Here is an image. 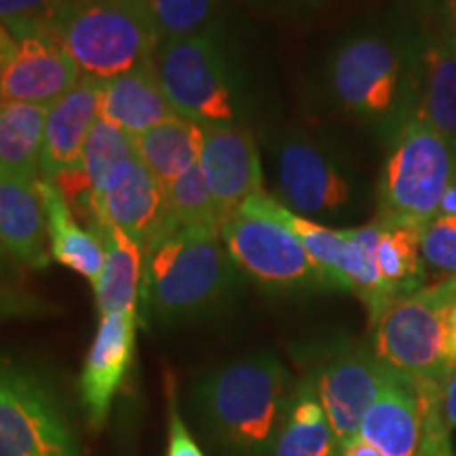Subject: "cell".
I'll return each mask as SVG.
<instances>
[{
  "instance_id": "cell-39",
  "label": "cell",
  "mask_w": 456,
  "mask_h": 456,
  "mask_svg": "<svg viewBox=\"0 0 456 456\" xmlns=\"http://www.w3.org/2000/svg\"><path fill=\"white\" fill-rule=\"evenodd\" d=\"M15 260L11 258V256L7 254V249L3 248V243H0V289H11L13 285H11V281H13L15 277Z\"/></svg>"
},
{
  "instance_id": "cell-28",
  "label": "cell",
  "mask_w": 456,
  "mask_h": 456,
  "mask_svg": "<svg viewBox=\"0 0 456 456\" xmlns=\"http://www.w3.org/2000/svg\"><path fill=\"white\" fill-rule=\"evenodd\" d=\"M222 3L224 0H146L161 43L220 24Z\"/></svg>"
},
{
  "instance_id": "cell-14",
  "label": "cell",
  "mask_w": 456,
  "mask_h": 456,
  "mask_svg": "<svg viewBox=\"0 0 456 456\" xmlns=\"http://www.w3.org/2000/svg\"><path fill=\"white\" fill-rule=\"evenodd\" d=\"M161 212L163 188L135 157L118 165L94 192L83 226L95 232L114 226L144 248L155 235Z\"/></svg>"
},
{
  "instance_id": "cell-10",
  "label": "cell",
  "mask_w": 456,
  "mask_h": 456,
  "mask_svg": "<svg viewBox=\"0 0 456 456\" xmlns=\"http://www.w3.org/2000/svg\"><path fill=\"white\" fill-rule=\"evenodd\" d=\"M220 239L239 273L265 292L302 294L334 289L300 239L262 208L258 195L222 222Z\"/></svg>"
},
{
  "instance_id": "cell-23",
  "label": "cell",
  "mask_w": 456,
  "mask_h": 456,
  "mask_svg": "<svg viewBox=\"0 0 456 456\" xmlns=\"http://www.w3.org/2000/svg\"><path fill=\"white\" fill-rule=\"evenodd\" d=\"M49 108L0 100V171L37 186Z\"/></svg>"
},
{
  "instance_id": "cell-9",
  "label": "cell",
  "mask_w": 456,
  "mask_h": 456,
  "mask_svg": "<svg viewBox=\"0 0 456 456\" xmlns=\"http://www.w3.org/2000/svg\"><path fill=\"white\" fill-rule=\"evenodd\" d=\"M0 456H81L60 391L30 359L0 349Z\"/></svg>"
},
{
  "instance_id": "cell-36",
  "label": "cell",
  "mask_w": 456,
  "mask_h": 456,
  "mask_svg": "<svg viewBox=\"0 0 456 456\" xmlns=\"http://www.w3.org/2000/svg\"><path fill=\"white\" fill-rule=\"evenodd\" d=\"M442 412L450 429L456 427V370L442 383Z\"/></svg>"
},
{
  "instance_id": "cell-40",
  "label": "cell",
  "mask_w": 456,
  "mask_h": 456,
  "mask_svg": "<svg viewBox=\"0 0 456 456\" xmlns=\"http://www.w3.org/2000/svg\"><path fill=\"white\" fill-rule=\"evenodd\" d=\"M446 353H448V366L450 370H456V302L448 311V340H446Z\"/></svg>"
},
{
  "instance_id": "cell-41",
  "label": "cell",
  "mask_w": 456,
  "mask_h": 456,
  "mask_svg": "<svg viewBox=\"0 0 456 456\" xmlns=\"http://www.w3.org/2000/svg\"><path fill=\"white\" fill-rule=\"evenodd\" d=\"M437 216H456V182L454 184H450L448 191L444 192Z\"/></svg>"
},
{
  "instance_id": "cell-34",
  "label": "cell",
  "mask_w": 456,
  "mask_h": 456,
  "mask_svg": "<svg viewBox=\"0 0 456 456\" xmlns=\"http://www.w3.org/2000/svg\"><path fill=\"white\" fill-rule=\"evenodd\" d=\"M167 456H205L182 419L171 379H167Z\"/></svg>"
},
{
  "instance_id": "cell-2",
  "label": "cell",
  "mask_w": 456,
  "mask_h": 456,
  "mask_svg": "<svg viewBox=\"0 0 456 456\" xmlns=\"http://www.w3.org/2000/svg\"><path fill=\"white\" fill-rule=\"evenodd\" d=\"M294 389L281 359L258 351L199 376L188 408L218 456H269Z\"/></svg>"
},
{
  "instance_id": "cell-30",
  "label": "cell",
  "mask_w": 456,
  "mask_h": 456,
  "mask_svg": "<svg viewBox=\"0 0 456 456\" xmlns=\"http://www.w3.org/2000/svg\"><path fill=\"white\" fill-rule=\"evenodd\" d=\"M425 266L456 277V216H436L420 232Z\"/></svg>"
},
{
  "instance_id": "cell-24",
  "label": "cell",
  "mask_w": 456,
  "mask_h": 456,
  "mask_svg": "<svg viewBox=\"0 0 456 456\" xmlns=\"http://www.w3.org/2000/svg\"><path fill=\"white\" fill-rule=\"evenodd\" d=\"M134 148L135 157L155 175L159 186L167 188L201 161L203 127L188 118L174 117L146 134L135 135Z\"/></svg>"
},
{
  "instance_id": "cell-20",
  "label": "cell",
  "mask_w": 456,
  "mask_h": 456,
  "mask_svg": "<svg viewBox=\"0 0 456 456\" xmlns=\"http://www.w3.org/2000/svg\"><path fill=\"white\" fill-rule=\"evenodd\" d=\"M37 191L41 195L45 220H47L51 258L95 285L106 260L102 237L74 218L70 205L53 182L38 180Z\"/></svg>"
},
{
  "instance_id": "cell-35",
  "label": "cell",
  "mask_w": 456,
  "mask_h": 456,
  "mask_svg": "<svg viewBox=\"0 0 456 456\" xmlns=\"http://www.w3.org/2000/svg\"><path fill=\"white\" fill-rule=\"evenodd\" d=\"M32 313H41L37 300L28 294H20L15 288L0 289V319L32 315Z\"/></svg>"
},
{
  "instance_id": "cell-32",
  "label": "cell",
  "mask_w": 456,
  "mask_h": 456,
  "mask_svg": "<svg viewBox=\"0 0 456 456\" xmlns=\"http://www.w3.org/2000/svg\"><path fill=\"white\" fill-rule=\"evenodd\" d=\"M60 0H0V24L15 38L30 32H45Z\"/></svg>"
},
{
  "instance_id": "cell-5",
  "label": "cell",
  "mask_w": 456,
  "mask_h": 456,
  "mask_svg": "<svg viewBox=\"0 0 456 456\" xmlns=\"http://www.w3.org/2000/svg\"><path fill=\"white\" fill-rule=\"evenodd\" d=\"M277 201L319 224H351L363 216L368 191L338 148L305 129H281L271 142Z\"/></svg>"
},
{
  "instance_id": "cell-13",
  "label": "cell",
  "mask_w": 456,
  "mask_h": 456,
  "mask_svg": "<svg viewBox=\"0 0 456 456\" xmlns=\"http://www.w3.org/2000/svg\"><path fill=\"white\" fill-rule=\"evenodd\" d=\"M138 313L100 315L87 359L78 379V391L91 431H100L110 416L114 397L127 380L135 355Z\"/></svg>"
},
{
  "instance_id": "cell-33",
  "label": "cell",
  "mask_w": 456,
  "mask_h": 456,
  "mask_svg": "<svg viewBox=\"0 0 456 456\" xmlns=\"http://www.w3.org/2000/svg\"><path fill=\"white\" fill-rule=\"evenodd\" d=\"M256 9L262 13H269L283 20H315V17L330 13L340 7H349V4L368 3V0H249Z\"/></svg>"
},
{
  "instance_id": "cell-38",
  "label": "cell",
  "mask_w": 456,
  "mask_h": 456,
  "mask_svg": "<svg viewBox=\"0 0 456 456\" xmlns=\"http://www.w3.org/2000/svg\"><path fill=\"white\" fill-rule=\"evenodd\" d=\"M15 53H17L15 37L7 30V26L0 24V77H3V72L7 70V66L11 64V60H13Z\"/></svg>"
},
{
  "instance_id": "cell-25",
  "label": "cell",
  "mask_w": 456,
  "mask_h": 456,
  "mask_svg": "<svg viewBox=\"0 0 456 456\" xmlns=\"http://www.w3.org/2000/svg\"><path fill=\"white\" fill-rule=\"evenodd\" d=\"M336 437L311 379L296 383L269 456H334Z\"/></svg>"
},
{
  "instance_id": "cell-42",
  "label": "cell",
  "mask_w": 456,
  "mask_h": 456,
  "mask_svg": "<svg viewBox=\"0 0 456 456\" xmlns=\"http://www.w3.org/2000/svg\"><path fill=\"white\" fill-rule=\"evenodd\" d=\"M446 13H448V20H450V28H454V30H456V3L450 4V7H446Z\"/></svg>"
},
{
  "instance_id": "cell-4",
  "label": "cell",
  "mask_w": 456,
  "mask_h": 456,
  "mask_svg": "<svg viewBox=\"0 0 456 456\" xmlns=\"http://www.w3.org/2000/svg\"><path fill=\"white\" fill-rule=\"evenodd\" d=\"M45 32L100 81L155 61L161 45L146 0H60Z\"/></svg>"
},
{
  "instance_id": "cell-37",
  "label": "cell",
  "mask_w": 456,
  "mask_h": 456,
  "mask_svg": "<svg viewBox=\"0 0 456 456\" xmlns=\"http://www.w3.org/2000/svg\"><path fill=\"white\" fill-rule=\"evenodd\" d=\"M334 456H383V454H380L372 444L357 436L353 437L351 442L342 444V446H336Z\"/></svg>"
},
{
  "instance_id": "cell-19",
  "label": "cell",
  "mask_w": 456,
  "mask_h": 456,
  "mask_svg": "<svg viewBox=\"0 0 456 456\" xmlns=\"http://www.w3.org/2000/svg\"><path fill=\"white\" fill-rule=\"evenodd\" d=\"M174 117L178 114L165 95L155 61L102 83V118L131 138Z\"/></svg>"
},
{
  "instance_id": "cell-17",
  "label": "cell",
  "mask_w": 456,
  "mask_h": 456,
  "mask_svg": "<svg viewBox=\"0 0 456 456\" xmlns=\"http://www.w3.org/2000/svg\"><path fill=\"white\" fill-rule=\"evenodd\" d=\"M359 437L383 456H420L423 412L419 389L393 372L363 414Z\"/></svg>"
},
{
  "instance_id": "cell-22",
  "label": "cell",
  "mask_w": 456,
  "mask_h": 456,
  "mask_svg": "<svg viewBox=\"0 0 456 456\" xmlns=\"http://www.w3.org/2000/svg\"><path fill=\"white\" fill-rule=\"evenodd\" d=\"M419 123L456 138V30L433 34L425 55L423 83L416 110Z\"/></svg>"
},
{
  "instance_id": "cell-6",
  "label": "cell",
  "mask_w": 456,
  "mask_h": 456,
  "mask_svg": "<svg viewBox=\"0 0 456 456\" xmlns=\"http://www.w3.org/2000/svg\"><path fill=\"white\" fill-rule=\"evenodd\" d=\"M155 66L178 117L209 125L248 123V100L222 24L159 45Z\"/></svg>"
},
{
  "instance_id": "cell-8",
  "label": "cell",
  "mask_w": 456,
  "mask_h": 456,
  "mask_svg": "<svg viewBox=\"0 0 456 456\" xmlns=\"http://www.w3.org/2000/svg\"><path fill=\"white\" fill-rule=\"evenodd\" d=\"M456 302V277L399 296L374 326L372 353L391 372L419 385H442L448 366V311Z\"/></svg>"
},
{
  "instance_id": "cell-43",
  "label": "cell",
  "mask_w": 456,
  "mask_h": 456,
  "mask_svg": "<svg viewBox=\"0 0 456 456\" xmlns=\"http://www.w3.org/2000/svg\"><path fill=\"white\" fill-rule=\"evenodd\" d=\"M440 3L444 4V7H450V4H454L456 0H440Z\"/></svg>"
},
{
  "instance_id": "cell-3",
  "label": "cell",
  "mask_w": 456,
  "mask_h": 456,
  "mask_svg": "<svg viewBox=\"0 0 456 456\" xmlns=\"http://www.w3.org/2000/svg\"><path fill=\"white\" fill-rule=\"evenodd\" d=\"M243 275L218 231L192 228L155 239L144 248L140 326L195 323L235 298Z\"/></svg>"
},
{
  "instance_id": "cell-21",
  "label": "cell",
  "mask_w": 456,
  "mask_h": 456,
  "mask_svg": "<svg viewBox=\"0 0 456 456\" xmlns=\"http://www.w3.org/2000/svg\"><path fill=\"white\" fill-rule=\"evenodd\" d=\"M106 248L102 275L94 285L100 315L110 313H138L142 275H144V248L114 226L100 228Z\"/></svg>"
},
{
  "instance_id": "cell-7",
  "label": "cell",
  "mask_w": 456,
  "mask_h": 456,
  "mask_svg": "<svg viewBox=\"0 0 456 456\" xmlns=\"http://www.w3.org/2000/svg\"><path fill=\"white\" fill-rule=\"evenodd\" d=\"M387 146L389 152L376 182L374 220L423 231L440 212L444 192L456 182V138L410 118Z\"/></svg>"
},
{
  "instance_id": "cell-27",
  "label": "cell",
  "mask_w": 456,
  "mask_h": 456,
  "mask_svg": "<svg viewBox=\"0 0 456 456\" xmlns=\"http://www.w3.org/2000/svg\"><path fill=\"white\" fill-rule=\"evenodd\" d=\"M420 232L423 231L419 228L380 224L376 262H379L380 279L391 302L399 296L425 288L427 271L423 254H420Z\"/></svg>"
},
{
  "instance_id": "cell-11",
  "label": "cell",
  "mask_w": 456,
  "mask_h": 456,
  "mask_svg": "<svg viewBox=\"0 0 456 456\" xmlns=\"http://www.w3.org/2000/svg\"><path fill=\"white\" fill-rule=\"evenodd\" d=\"M393 372L372 351L357 345H336L309 376L332 427L336 446L359 436L363 414Z\"/></svg>"
},
{
  "instance_id": "cell-12",
  "label": "cell",
  "mask_w": 456,
  "mask_h": 456,
  "mask_svg": "<svg viewBox=\"0 0 456 456\" xmlns=\"http://www.w3.org/2000/svg\"><path fill=\"white\" fill-rule=\"evenodd\" d=\"M199 165L222 222L231 218L249 199L265 192L260 151L248 123L203 127V152Z\"/></svg>"
},
{
  "instance_id": "cell-15",
  "label": "cell",
  "mask_w": 456,
  "mask_h": 456,
  "mask_svg": "<svg viewBox=\"0 0 456 456\" xmlns=\"http://www.w3.org/2000/svg\"><path fill=\"white\" fill-rule=\"evenodd\" d=\"M15 41L17 53L0 77V100L49 108L81 81L78 66L51 34L30 32Z\"/></svg>"
},
{
  "instance_id": "cell-31",
  "label": "cell",
  "mask_w": 456,
  "mask_h": 456,
  "mask_svg": "<svg viewBox=\"0 0 456 456\" xmlns=\"http://www.w3.org/2000/svg\"><path fill=\"white\" fill-rule=\"evenodd\" d=\"M420 412H423V440L420 456H454L450 427L442 412V385H419Z\"/></svg>"
},
{
  "instance_id": "cell-26",
  "label": "cell",
  "mask_w": 456,
  "mask_h": 456,
  "mask_svg": "<svg viewBox=\"0 0 456 456\" xmlns=\"http://www.w3.org/2000/svg\"><path fill=\"white\" fill-rule=\"evenodd\" d=\"M222 220L216 208L214 195L209 191L208 180L201 165H192L186 174L163 188V212L155 235L148 243L178 231H192V228H208L220 232ZM146 243V245H148ZM144 245V248H146Z\"/></svg>"
},
{
  "instance_id": "cell-18",
  "label": "cell",
  "mask_w": 456,
  "mask_h": 456,
  "mask_svg": "<svg viewBox=\"0 0 456 456\" xmlns=\"http://www.w3.org/2000/svg\"><path fill=\"white\" fill-rule=\"evenodd\" d=\"M0 243L17 266L43 271L51 265L41 195L37 186L0 171Z\"/></svg>"
},
{
  "instance_id": "cell-29",
  "label": "cell",
  "mask_w": 456,
  "mask_h": 456,
  "mask_svg": "<svg viewBox=\"0 0 456 456\" xmlns=\"http://www.w3.org/2000/svg\"><path fill=\"white\" fill-rule=\"evenodd\" d=\"M129 159H135L134 138L100 117L89 131L81 159V167L87 174L94 192L118 165Z\"/></svg>"
},
{
  "instance_id": "cell-1",
  "label": "cell",
  "mask_w": 456,
  "mask_h": 456,
  "mask_svg": "<svg viewBox=\"0 0 456 456\" xmlns=\"http://www.w3.org/2000/svg\"><path fill=\"white\" fill-rule=\"evenodd\" d=\"M431 37L420 11L408 4L359 21L323 57L319 98L330 114L389 144L419 104Z\"/></svg>"
},
{
  "instance_id": "cell-16",
  "label": "cell",
  "mask_w": 456,
  "mask_h": 456,
  "mask_svg": "<svg viewBox=\"0 0 456 456\" xmlns=\"http://www.w3.org/2000/svg\"><path fill=\"white\" fill-rule=\"evenodd\" d=\"M100 78L81 77L61 100L49 106L45 123L41 180H53L64 171L81 167L83 148L95 121L102 117Z\"/></svg>"
}]
</instances>
